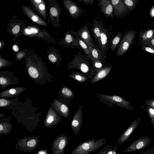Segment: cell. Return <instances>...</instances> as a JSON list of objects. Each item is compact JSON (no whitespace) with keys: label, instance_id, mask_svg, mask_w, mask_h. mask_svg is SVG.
I'll use <instances>...</instances> for the list:
<instances>
[{"label":"cell","instance_id":"20","mask_svg":"<svg viewBox=\"0 0 154 154\" xmlns=\"http://www.w3.org/2000/svg\"><path fill=\"white\" fill-rule=\"evenodd\" d=\"M124 34L119 31L118 33L111 37L110 41V48L111 52L118 48Z\"/></svg>","mask_w":154,"mask_h":154},{"label":"cell","instance_id":"2","mask_svg":"<svg viewBox=\"0 0 154 154\" xmlns=\"http://www.w3.org/2000/svg\"><path fill=\"white\" fill-rule=\"evenodd\" d=\"M106 142V140L104 138L87 140L74 148L70 154H90L103 146Z\"/></svg>","mask_w":154,"mask_h":154},{"label":"cell","instance_id":"5","mask_svg":"<svg viewBox=\"0 0 154 154\" xmlns=\"http://www.w3.org/2000/svg\"><path fill=\"white\" fill-rule=\"evenodd\" d=\"M136 31L134 29L126 31L124 34L117 48L116 56H123L130 48L134 38Z\"/></svg>","mask_w":154,"mask_h":154},{"label":"cell","instance_id":"4","mask_svg":"<svg viewBox=\"0 0 154 154\" xmlns=\"http://www.w3.org/2000/svg\"><path fill=\"white\" fill-rule=\"evenodd\" d=\"M39 138V136H32L20 139L17 141L16 149L24 152H31L38 145Z\"/></svg>","mask_w":154,"mask_h":154},{"label":"cell","instance_id":"11","mask_svg":"<svg viewBox=\"0 0 154 154\" xmlns=\"http://www.w3.org/2000/svg\"><path fill=\"white\" fill-rule=\"evenodd\" d=\"M83 107L80 105L75 112L71 122V128L74 135L76 137L79 135L82 126Z\"/></svg>","mask_w":154,"mask_h":154},{"label":"cell","instance_id":"38","mask_svg":"<svg viewBox=\"0 0 154 154\" xmlns=\"http://www.w3.org/2000/svg\"><path fill=\"white\" fill-rule=\"evenodd\" d=\"M51 14L54 17H56L58 15V11L57 9L54 8H51L50 9Z\"/></svg>","mask_w":154,"mask_h":154},{"label":"cell","instance_id":"29","mask_svg":"<svg viewBox=\"0 0 154 154\" xmlns=\"http://www.w3.org/2000/svg\"><path fill=\"white\" fill-rule=\"evenodd\" d=\"M19 91V89L11 88L2 92L1 94V96L3 97H10L12 95H16Z\"/></svg>","mask_w":154,"mask_h":154},{"label":"cell","instance_id":"52","mask_svg":"<svg viewBox=\"0 0 154 154\" xmlns=\"http://www.w3.org/2000/svg\"><path fill=\"white\" fill-rule=\"evenodd\" d=\"M130 154H139V153H133Z\"/></svg>","mask_w":154,"mask_h":154},{"label":"cell","instance_id":"1","mask_svg":"<svg viewBox=\"0 0 154 154\" xmlns=\"http://www.w3.org/2000/svg\"><path fill=\"white\" fill-rule=\"evenodd\" d=\"M73 56L72 61L69 63V69L79 70L82 74L89 79H91L94 75V72L92 65L91 64L87 56L80 52L73 55Z\"/></svg>","mask_w":154,"mask_h":154},{"label":"cell","instance_id":"19","mask_svg":"<svg viewBox=\"0 0 154 154\" xmlns=\"http://www.w3.org/2000/svg\"><path fill=\"white\" fill-rule=\"evenodd\" d=\"M65 41L69 48L82 50L75 38L71 32H67L65 35Z\"/></svg>","mask_w":154,"mask_h":154},{"label":"cell","instance_id":"41","mask_svg":"<svg viewBox=\"0 0 154 154\" xmlns=\"http://www.w3.org/2000/svg\"><path fill=\"white\" fill-rule=\"evenodd\" d=\"M7 79L3 77L0 78V84L1 85H5L7 83Z\"/></svg>","mask_w":154,"mask_h":154},{"label":"cell","instance_id":"49","mask_svg":"<svg viewBox=\"0 0 154 154\" xmlns=\"http://www.w3.org/2000/svg\"><path fill=\"white\" fill-rule=\"evenodd\" d=\"M27 34H31L32 33L30 30L28 29H26L25 30Z\"/></svg>","mask_w":154,"mask_h":154},{"label":"cell","instance_id":"32","mask_svg":"<svg viewBox=\"0 0 154 154\" xmlns=\"http://www.w3.org/2000/svg\"><path fill=\"white\" fill-rule=\"evenodd\" d=\"M141 46H147L154 48V36L149 41L144 43Z\"/></svg>","mask_w":154,"mask_h":154},{"label":"cell","instance_id":"7","mask_svg":"<svg viewBox=\"0 0 154 154\" xmlns=\"http://www.w3.org/2000/svg\"><path fill=\"white\" fill-rule=\"evenodd\" d=\"M89 24L92 35L99 48L101 31L106 27L100 17H97L91 20Z\"/></svg>","mask_w":154,"mask_h":154},{"label":"cell","instance_id":"37","mask_svg":"<svg viewBox=\"0 0 154 154\" xmlns=\"http://www.w3.org/2000/svg\"><path fill=\"white\" fill-rule=\"evenodd\" d=\"M9 103V101L6 100L1 99H0V106L1 107L5 106L8 104Z\"/></svg>","mask_w":154,"mask_h":154},{"label":"cell","instance_id":"47","mask_svg":"<svg viewBox=\"0 0 154 154\" xmlns=\"http://www.w3.org/2000/svg\"><path fill=\"white\" fill-rule=\"evenodd\" d=\"M13 49L14 51L15 52L18 51L19 50V48L16 45H14L13 47Z\"/></svg>","mask_w":154,"mask_h":154},{"label":"cell","instance_id":"45","mask_svg":"<svg viewBox=\"0 0 154 154\" xmlns=\"http://www.w3.org/2000/svg\"><path fill=\"white\" fill-rule=\"evenodd\" d=\"M30 30L32 33L33 34H36L38 32L37 30L34 28H31Z\"/></svg>","mask_w":154,"mask_h":154},{"label":"cell","instance_id":"6","mask_svg":"<svg viewBox=\"0 0 154 154\" xmlns=\"http://www.w3.org/2000/svg\"><path fill=\"white\" fill-rule=\"evenodd\" d=\"M112 25H110L108 28H104L102 30L100 39V45L98 48L103 54H106L110 48V41L112 31Z\"/></svg>","mask_w":154,"mask_h":154},{"label":"cell","instance_id":"13","mask_svg":"<svg viewBox=\"0 0 154 154\" xmlns=\"http://www.w3.org/2000/svg\"><path fill=\"white\" fill-rule=\"evenodd\" d=\"M64 3L71 16L73 19H76L85 14L81 7L78 6L75 2L68 0L64 1Z\"/></svg>","mask_w":154,"mask_h":154},{"label":"cell","instance_id":"10","mask_svg":"<svg viewBox=\"0 0 154 154\" xmlns=\"http://www.w3.org/2000/svg\"><path fill=\"white\" fill-rule=\"evenodd\" d=\"M89 25V23L87 22L79 30L75 32L88 46L99 49L92 38L89 30L88 26Z\"/></svg>","mask_w":154,"mask_h":154},{"label":"cell","instance_id":"8","mask_svg":"<svg viewBox=\"0 0 154 154\" xmlns=\"http://www.w3.org/2000/svg\"><path fill=\"white\" fill-rule=\"evenodd\" d=\"M68 141V137L63 134L57 136L51 144L53 154H63Z\"/></svg>","mask_w":154,"mask_h":154},{"label":"cell","instance_id":"33","mask_svg":"<svg viewBox=\"0 0 154 154\" xmlns=\"http://www.w3.org/2000/svg\"><path fill=\"white\" fill-rule=\"evenodd\" d=\"M141 47V49L142 50L154 55V48L147 46H143Z\"/></svg>","mask_w":154,"mask_h":154},{"label":"cell","instance_id":"43","mask_svg":"<svg viewBox=\"0 0 154 154\" xmlns=\"http://www.w3.org/2000/svg\"><path fill=\"white\" fill-rule=\"evenodd\" d=\"M31 18L32 20L35 22H37L38 20V17L35 15L32 16L31 17Z\"/></svg>","mask_w":154,"mask_h":154},{"label":"cell","instance_id":"23","mask_svg":"<svg viewBox=\"0 0 154 154\" xmlns=\"http://www.w3.org/2000/svg\"><path fill=\"white\" fill-rule=\"evenodd\" d=\"M56 114L52 109L50 110L46 119L45 125L46 126L52 125L58 122L59 119Z\"/></svg>","mask_w":154,"mask_h":154},{"label":"cell","instance_id":"44","mask_svg":"<svg viewBox=\"0 0 154 154\" xmlns=\"http://www.w3.org/2000/svg\"><path fill=\"white\" fill-rule=\"evenodd\" d=\"M150 15L151 17H154V5L151 9Z\"/></svg>","mask_w":154,"mask_h":154},{"label":"cell","instance_id":"50","mask_svg":"<svg viewBox=\"0 0 154 154\" xmlns=\"http://www.w3.org/2000/svg\"><path fill=\"white\" fill-rule=\"evenodd\" d=\"M150 121L153 125V128H154V118L150 119Z\"/></svg>","mask_w":154,"mask_h":154},{"label":"cell","instance_id":"51","mask_svg":"<svg viewBox=\"0 0 154 154\" xmlns=\"http://www.w3.org/2000/svg\"><path fill=\"white\" fill-rule=\"evenodd\" d=\"M34 1L36 3L38 4L42 2V1L41 0H35Z\"/></svg>","mask_w":154,"mask_h":154},{"label":"cell","instance_id":"48","mask_svg":"<svg viewBox=\"0 0 154 154\" xmlns=\"http://www.w3.org/2000/svg\"><path fill=\"white\" fill-rule=\"evenodd\" d=\"M47 152L45 150H42L38 152V154H47Z\"/></svg>","mask_w":154,"mask_h":154},{"label":"cell","instance_id":"15","mask_svg":"<svg viewBox=\"0 0 154 154\" xmlns=\"http://www.w3.org/2000/svg\"><path fill=\"white\" fill-rule=\"evenodd\" d=\"M141 120V118H137L131 124L119 138L117 142V144L118 145L122 144L128 139L131 134L140 124Z\"/></svg>","mask_w":154,"mask_h":154},{"label":"cell","instance_id":"3","mask_svg":"<svg viewBox=\"0 0 154 154\" xmlns=\"http://www.w3.org/2000/svg\"><path fill=\"white\" fill-rule=\"evenodd\" d=\"M96 96L100 101L111 107L117 108V106L128 110H135V108L131 105L130 102L120 96L100 93L97 94Z\"/></svg>","mask_w":154,"mask_h":154},{"label":"cell","instance_id":"9","mask_svg":"<svg viewBox=\"0 0 154 154\" xmlns=\"http://www.w3.org/2000/svg\"><path fill=\"white\" fill-rule=\"evenodd\" d=\"M151 139L147 135L138 138L124 150L122 152H128L142 149L149 145Z\"/></svg>","mask_w":154,"mask_h":154},{"label":"cell","instance_id":"14","mask_svg":"<svg viewBox=\"0 0 154 154\" xmlns=\"http://www.w3.org/2000/svg\"><path fill=\"white\" fill-rule=\"evenodd\" d=\"M97 2L100 12L106 17L109 18L114 17L113 7L110 0H97Z\"/></svg>","mask_w":154,"mask_h":154},{"label":"cell","instance_id":"54","mask_svg":"<svg viewBox=\"0 0 154 154\" xmlns=\"http://www.w3.org/2000/svg\"><path fill=\"white\" fill-rule=\"evenodd\" d=\"M47 154H48V153H47Z\"/></svg>","mask_w":154,"mask_h":154},{"label":"cell","instance_id":"31","mask_svg":"<svg viewBox=\"0 0 154 154\" xmlns=\"http://www.w3.org/2000/svg\"><path fill=\"white\" fill-rule=\"evenodd\" d=\"M112 149V147L111 146L108 145L102 148L97 154H109Z\"/></svg>","mask_w":154,"mask_h":154},{"label":"cell","instance_id":"30","mask_svg":"<svg viewBox=\"0 0 154 154\" xmlns=\"http://www.w3.org/2000/svg\"><path fill=\"white\" fill-rule=\"evenodd\" d=\"M28 72L30 76L32 78H37L38 76V71L33 67H30L28 68Z\"/></svg>","mask_w":154,"mask_h":154},{"label":"cell","instance_id":"42","mask_svg":"<svg viewBox=\"0 0 154 154\" xmlns=\"http://www.w3.org/2000/svg\"><path fill=\"white\" fill-rule=\"evenodd\" d=\"M48 59L52 62H55L57 60V59L55 56L51 54L49 56Z\"/></svg>","mask_w":154,"mask_h":154},{"label":"cell","instance_id":"34","mask_svg":"<svg viewBox=\"0 0 154 154\" xmlns=\"http://www.w3.org/2000/svg\"><path fill=\"white\" fill-rule=\"evenodd\" d=\"M144 103L146 106H149L154 109V99H146Z\"/></svg>","mask_w":154,"mask_h":154},{"label":"cell","instance_id":"18","mask_svg":"<svg viewBox=\"0 0 154 154\" xmlns=\"http://www.w3.org/2000/svg\"><path fill=\"white\" fill-rule=\"evenodd\" d=\"M71 32L75 38L82 49L84 51L85 54L87 56L89 59L91 60L92 62H93L94 61L93 58L88 46L73 29H72Z\"/></svg>","mask_w":154,"mask_h":154},{"label":"cell","instance_id":"22","mask_svg":"<svg viewBox=\"0 0 154 154\" xmlns=\"http://www.w3.org/2000/svg\"><path fill=\"white\" fill-rule=\"evenodd\" d=\"M55 108L65 118L69 115V109L65 104L57 100H55L54 103Z\"/></svg>","mask_w":154,"mask_h":154},{"label":"cell","instance_id":"17","mask_svg":"<svg viewBox=\"0 0 154 154\" xmlns=\"http://www.w3.org/2000/svg\"><path fill=\"white\" fill-rule=\"evenodd\" d=\"M139 40L140 45L142 46L143 44L149 41L154 36V29L148 28L144 30L141 29L139 31Z\"/></svg>","mask_w":154,"mask_h":154},{"label":"cell","instance_id":"26","mask_svg":"<svg viewBox=\"0 0 154 154\" xmlns=\"http://www.w3.org/2000/svg\"><path fill=\"white\" fill-rule=\"evenodd\" d=\"M61 93L64 97L68 100L69 103L74 96L73 91L68 87H65L63 88L61 91Z\"/></svg>","mask_w":154,"mask_h":154},{"label":"cell","instance_id":"12","mask_svg":"<svg viewBox=\"0 0 154 154\" xmlns=\"http://www.w3.org/2000/svg\"><path fill=\"white\" fill-rule=\"evenodd\" d=\"M113 9L114 17L121 18L131 11L124 4L122 0H110Z\"/></svg>","mask_w":154,"mask_h":154},{"label":"cell","instance_id":"40","mask_svg":"<svg viewBox=\"0 0 154 154\" xmlns=\"http://www.w3.org/2000/svg\"><path fill=\"white\" fill-rule=\"evenodd\" d=\"M20 30V26L18 25H16L13 28L12 32L14 34H17L19 32Z\"/></svg>","mask_w":154,"mask_h":154},{"label":"cell","instance_id":"53","mask_svg":"<svg viewBox=\"0 0 154 154\" xmlns=\"http://www.w3.org/2000/svg\"><path fill=\"white\" fill-rule=\"evenodd\" d=\"M0 47H1V43H0Z\"/></svg>","mask_w":154,"mask_h":154},{"label":"cell","instance_id":"16","mask_svg":"<svg viewBox=\"0 0 154 154\" xmlns=\"http://www.w3.org/2000/svg\"><path fill=\"white\" fill-rule=\"evenodd\" d=\"M112 66L106 65L96 72L90 79L91 84H94L106 78L111 71Z\"/></svg>","mask_w":154,"mask_h":154},{"label":"cell","instance_id":"25","mask_svg":"<svg viewBox=\"0 0 154 154\" xmlns=\"http://www.w3.org/2000/svg\"><path fill=\"white\" fill-rule=\"evenodd\" d=\"M12 127L9 123L1 122L0 124V135H7L11 132Z\"/></svg>","mask_w":154,"mask_h":154},{"label":"cell","instance_id":"21","mask_svg":"<svg viewBox=\"0 0 154 154\" xmlns=\"http://www.w3.org/2000/svg\"><path fill=\"white\" fill-rule=\"evenodd\" d=\"M90 50L93 59H95L106 64L107 61L106 56L102 53L99 49L92 48L88 46Z\"/></svg>","mask_w":154,"mask_h":154},{"label":"cell","instance_id":"24","mask_svg":"<svg viewBox=\"0 0 154 154\" xmlns=\"http://www.w3.org/2000/svg\"><path fill=\"white\" fill-rule=\"evenodd\" d=\"M68 76L81 83L86 82L90 79L86 75L76 71L72 72Z\"/></svg>","mask_w":154,"mask_h":154},{"label":"cell","instance_id":"39","mask_svg":"<svg viewBox=\"0 0 154 154\" xmlns=\"http://www.w3.org/2000/svg\"><path fill=\"white\" fill-rule=\"evenodd\" d=\"M139 154H154V148L149 149Z\"/></svg>","mask_w":154,"mask_h":154},{"label":"cell","instance_id":"35","mask_svg":"<svg viewBox=\"0 0 154 154\" xmlns=\"http://www.w3.org/2000/svg\"><path fill=\"white\" fill-rule=\"evenodd\" d=\"M146 109L148 113L150 119L154 118V109L149 106H146Z\"/></svg>","mask_w":154,"mask_h":154},{"label":"cell","instance_id":"27","mask_svg":"<svg viewBox=\"0 0 154 154\" xmlns=\"http://www.w3.org/2000/svg\"><path fill=\"white\" fill-rule=\"evenodd\" d=\"M122 1L131 12L135 10L139 2L138 0H122Z\"/></svg>","mask_w":154,"mask_h":154},{"label":"cell","instance_id":"36","mask_svg":"<svg viewBox=\"0 0 154 154\" xmlns=\"http://www.w3.org/2000/svg\"><path fill=\"white\" fill-rule=\"evenodd\" d=\"M77 1L82 2L87 5H92L94 0H77Z\"/></svg>","mask_w":154,"mask_h":154},{"label":"cell","instance_id":"46","mask_svg":"<svg viewBox=\"0 0 154 154\" xmlns=\"http://www.w3.org/2000/svg\"><path fill=\"white\" fill-rule=\"evenodd\" d=\"M39 8L40 10L42 11L44 10L45 8V5L43 4L40 5L39 6Z\"/></svg>","mask_w":154,"mask_h":154},{"label":"cell","instance_id":"28","mask_svg":"<svg viewBox=\"0 0 154 154\" xmlns=\"http://www.w3.org/2000/svg\"><path fill=\"white\" fill-rule=\"evenodd\" d=\"M92 63L94 74L96 72L106 65V64L102 62L95 59H94V61L92 62Z\"/></svg>","mask_w":154,"mask_h":154}]
</instances>
